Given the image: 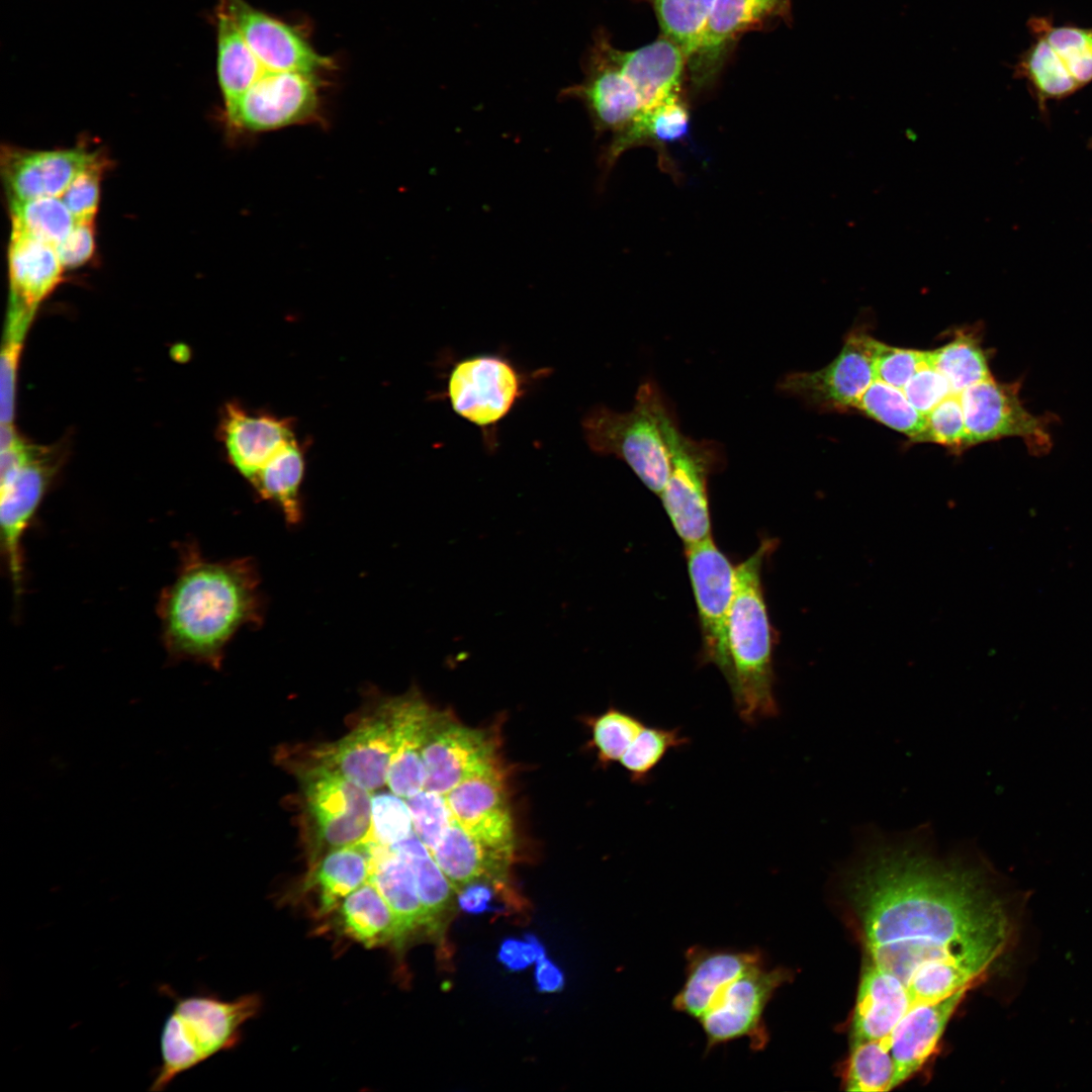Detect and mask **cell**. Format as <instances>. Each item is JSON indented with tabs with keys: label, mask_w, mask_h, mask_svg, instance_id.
<instances>
[{
	"label": "cell",
	"mask_w": 1092,
	"mask_h": 1092,
	"mask_svg": "<svg viewBox=\"0 0 1092 1092\" xmlns=\"http://www.w3.org/2000/svg\"><path fill=\"white\" fill-rule=\"evenodd\" d=\"M861 841L845 885L863 966L907 991L944 967L983 978L1013 935L1009 891L986 858L974 848L941 856L923 828L899 835L873 830Z\"/></svg>",
	"instance_id": "6da1fadb"
},
{
	"label": "cell",
	"mask_w": 1092,
	"mask_h": 1092,
	"mask_svg": "<svg viewBox=\"0 0 1092 1092\" xmlns=\"http://www.w3.org/2000/svg\"><path fill=\"white\" fill-rule=\"evenodd\" d=\"M259 584L250 558L212 560L193 543L183 544L176 575L157 604L170 660L218 668L235 634L259 622Z\"/></svg>",
	"instance_id": "7a4b0ae2"
},
{
	"label": "cell",
	"mask_w": 1092,
	"mask_h": 1092,
	"mask_svg": "<svg viewBox=\"0 0 1092 1092\" xmlns=\"http://www.w3.org/2000/svg\"><path fill=\"white\" fill-rule=\"evenodd\" d=\"M771 549L772 543L764 541L735 568L727 623V682L738 716L749 725L779 713L774 695L770 625L761 584L762 563Z\"/></svg>",
	"instance_id": "3957f363"
},
{
	"label": "cell",
	"mask_w": 1092,
	"mask_h": 1092,
	"mask_svg": "<svg viewBox=\"0 0 1092 1092\" xmlns=\"http://www.w3.org/2000/svg\"><path fill=\"white\" fill-rule=\"evenodd\" d=\"M678 420L653 379L643 381L633 407L616 412L594 406L582 420L583 437L590 450L623 460L651 491L660 494L671 465V442Z\"/></svg>",
	"instance_id": "277c9868"
},
{
	"label": "cell",
	"mask_w": 1092,
	"mask_h": 1092,
	"mask_svg": "<svg viewBox=\"0 0 1092 1092\" xmlns=\"http://www.w3.org/2000/svg\"><path fill=\"white\" fill-rule=\"evenodd\" d=\"M174 1003L160 1039L161 1065L150 1091H162L179 1075L233 1046L240 1027L258 1010L257 997L223 1001L212 995L171 993Z\"/></svg>",
	"instance_id": "5b68a950"
},
{
	"label": "cell",
	"mask_w": 1092,
	"mask_h": 1092,
	"mask_svg": "<svg viewBox=\"0 0 1092 1092\" xmlns=\"http://www.w3.org/2000/svg\"><path fill=\"white\" fill-rule=\"evenodd\" d=\"M57 467L49 449L30 444L0 466L1 551L16 601L24 590V537Z\"/></svg>",
	"instance_id": "8992f818"
},
{
	"label": "cell",
	"mask_w": 1092,
	"mask_h": 1092,
	"mask_svg": "<svg viewBox=\"0 0 1092 1092\" xmlns=\"http://www.w3.org/2000/svg\"><path fill=\"white\" fill-rule=\"evenodd\" d=\"M1021 380L1000 382L993 377L963 390L961 399L967 434V448L1005 438L1021 439L1035 456L1053 447L1051 427L1054 414L1034 415L1020 395Z\"/></svg>",
	"instance_id": "52a82bcc"
},
{
	"label": "cell",
	"mask_w": 1092,
	"mask_h": 1092,
	"mask_svg": "<svg viewBox=\"0 0 1092 1092\" xmlns=\"http://www.w3.org/2000/svg\"><path fill=\"white\" fill-rule=\"evenodd\" d=\"M785 967L756 966L729 983L699 1020L706 1036L705 1053L735 1039L747 1038L752 1052L769 1042L765 1009L776 992L792 981Z\"/></svg>",
	"instance_id": "ba28073f"
},
{
	"label": "cell",
	"mask_w": 1092,
	"mask_h": 1092,
	"mask_svg": "<svg viewBox=\"0 0 1092 1092\" xmlns=\"http://www.w3.org/2000/svg\"><path fill=\"white\" fill-rule=\"evenodd\" d=\"M527 383L526 374L507 357L479 354L453 365L445 395L455 414L493 442V430L525 394Z\"/></svg>",
	"instance_id": "9c48e42d"
},
{
	"label": "cell",
	"mask_w": 1092,
	"mask_h": 1092,
	"mask_svg": "<svg viewBox=\"0 0 1092 1092\" xmlns=\"http://www.w3.org/2000/svg\"><path fill=\"white\" fill-rule=\"evenodd\" d=\"M724 462L723 447L714 440H695L679 429L671 442L670 472L662 504L686 546L711 536L708 478Z\"/></svg>",
	"instance_id": "30bf717a"
},
{
	"label": "cell",
	"mask_w": 1092,
	"mask_h": 1092,
	"mask_svg": "<svg viewBox=\"0 0 1092 1092\" xmlns=\"http://www.w3.org/2000/svg\"><path fill=\"white\" fill-rule=\"evenodd\" d=\"M306 809L320 840L330 848L356 844L371 837V794L345 777L323 766L297 765Z\"/></svg>",
	"instance_id": "8fae6325"
},
{
	"label": "cell",
	"mask_w": 1092,
	"mask_h": 1092,
	"mask_svg": "<svg viewBox=\"0 0 1092 1092\" xmlns=\"http://www.w3.org/2000/svg\"><path fill=\"white\" fill-rule=\"evenodd\" d=\"M878 340L866 332L852 331L839 354L825 367L811 372H792L778 382L780 392L821 411L854 408L876 380Z\"/></svg>",
	"instance_id": "7c38bea8"
},
{
	"label": "cell",
	"mask_w": 1092,
	"mask_h": 1092,
	"mask_svg": "<svg viewBox=\"0 0 1092 1092\" xmlns=\"http://www.w3.org/2000/svg\"><path fill=\"white\" fill-rule=\"evenodd\" d=\"M688 568L703 634L704 657L724 677L730 674L727 623L733 600L735 568L711 536L686 546Z\"/></svg>",
	"instance_id": "4fadbf2b"
},
{
	"label": "cell",
	"mask_w": 1092,
	"mask_h": 1092,
	"mask_svg": "<svg viewBox=\"0 0 1092 1092\" xmlns=\"http://www.w3.org/2000/svg\"><path fill=\"white\" fill-rule=\"evenodd\" d=\"M320 75L267 72L225 112L236 129L260 132L306 121L318 108Z\"/></svg>",
	"instance_id": "5bb4252c"
},
{
	"label": "cell",
	"mask_w": 1092,
	"mask_h": 1092,
	"mask_svg": "<svg viewBox=\"0 0 1092 1092\" xmlns=\"http://www.w3.org/2000/svg\"><path fill=\"white\" fill-rule=\"evenodd\" d=\"M609 36L596 32L583 63L584 77L561 90L559 96L585 107L597 135L625 129L643 109L642 100L608 51Z\"/></svg>",
	"instance_id": "9a60e30c"
},
{
	"label": "cell",
	"mask_w": 1092,
	"mask_h": 1092,
	"mask_svg": "<svg viewBox=\"0 0 1092 1092\" xmlns=\"http://www.w3.org/2000/svg\"><path fill=\"white\" fill-rule=\"evenodd\" d=\"M391 750L392 719L387 700L344 737L311 749L306 762L333 770L372 793L386 785Z\"/></svg>",
	"instance_id": "2e32d148"
},
{
	"label": "cell",
	"mask_w": 1092,
	"mask_h": 1092,
	"mask_svg": "<svg viewBox=\"0 0 1092 1092\" xmlns=\"http://www.w3.org/2000/svg\"><path fill=\"white\" fill-rule=\"evenodd\" d=\"M446 798L462 828L486 849L509 861L514 825L495 762L463 780Z\"/></svg>",
	"instance_id": "e0dca14e"
},
{
	"label": "cell",
	"mask_w": 1092,
	"mask_h": 1092,
	"mask_svg": "<svg viewBox=\"0 0 1092 1092\" xmlns=\"http://www.w3.org/2000/svg\"><path fill=\"white\" fill-rule=\"evenodd\" d=\"M425 790L447 795L469 776L494 763L485 733L436 711L423 749Z\"/></svg>",
	"instance_id": "ac0fdd59"
},
{
	"label": "cell",
	"mask_w": 1092,
	"mask_h": 1092,
	"mask_svg": "<svg viewBox=\"0 0 1092 1092\" xmlns=\"http://www.w3.org/2000/svg\"><path fill=\"white\" fill-rule=\"evenodd\" d=\"M237 23L245 41L267 69L321 75L333 68L291 25L250 5L246 0L220 1Z\"/></svg>",
	"instance_id": "d6986e66"
},
{
	"label": "cell",
	"mask_w": 1092,
	"mask_h": 1092,
	"mask_svg": "<svg viewBox=\"0 0 1092 1092\" xmlns=\"http://www.w3.org/2000/svg\"><path fill=\"white\" fill-rule=\"evenodd\" d=\"M778 17L790 19L791 12L762 0H715L701 41L687 63L694 90L714 83L741 33Z\"/></svg>",
	"instance_id": "ffe728a7"
},
{
	"label": "cell",
	"mask_w": 1092,
	"mask_h": 1092,
	"mask_svg": "<svg viewBox=\"0 0 1092 1092\" xmlns=\"http://www.w3.org/2000/svg\"><path fill=\"white\" fill-rule=\"evenodd\" d=\"M685 981L673 996V1010L700 1020L720 992L746 971L767 963L758 947L736 949L692 945L685 952Z\"/></svg>",
	"instance_id": "44dd1931"
},
{
	"label": "cell",
	"mask_w": 1092,
	"mask_h": 1092,
	"mask_svg": "<svg viewBox=\"0 0 1092 1092\" xmlns=\"http://www.w3.org/2000/svg\"><path fill=\"white\" fill-rule=\"evenodd\" d=\"M98 156L77 147L72 149L2 154V176L10 202L41 197H61L86 166Z\"/></svg>",
	"instance_id": "7402d4cb"
},
{
	"label": "cell",
	"mask_w": 1092,
	"mask_h": 1092,
	"mask_svg": "<svg viewBox=\"0 0 1092 1092\" xmlns=\"http://www.w3.org/2000/svg\"><path fill=\"white\" fill-rule=\"evenodd\" d=\"M389 701L392 750L386 785L390 792L406 799L424 790L423 749L436 711L413 692Z\"/></svg>",
	"instance_id": "603a6c76"
},
{
	"label": "cell",
	"mask_w": 1092,
	"mask_h": 1092,
	"mask_svg": "<svg viewBox=\"0 0 1092 1092\" xmlns=\"http://www.w3.org/2000/svg\"><path fill=\"white\" fill-rule=\"evenodd\" d=\"M219 430L229 460L249 481L295 439L289 421L250 414L237 403L225 405Z\"/></svg>",
	"instance_id": "cb8c5ba5"
},
{
	"label": "cell",
	"mask_w": 1092,
	"mask_h": 1092,
	"mask_svg": "<svg viewBox=\"0 0 1092 1092\" xmlns=\"http://www.w3.org/2000/svg\"><path fill=\"white\" fill-rule=\"evenodd\" d=\"M970 989L913 1007L887 1039L895 1063V1087L917 1073L936 1051L946 1024Z\"/></svg>",
	"instance_id": "d4e9b609"
},
{
	"label": "cell",
	"mask_w": 1092,
	"mask_h": 1092,
	"mask_svg": "<svg viewBox=\"0 0 1092 1092\" xmlns=\"http://www.w3.org/2000/svg\"><path fill=\"white\" fill-rule=\"evenodd\" d=\"M612 59L636 88L643 108L655 106L681 95L687 69L682 52L660 35L654 41L633 51H622L608 41Z\"/></svg>",
	"instance_id": "484cf974"
},
{
	"label": "cell",
	"mask_w": 1092,
	"mask_h": 1092,
	"mask_svg": "<svg viewBox=\"0 0 1092 1092\" xmlns=\"http://www.w3.org/2000/svg\"><path fill=\"white\" fill-rule=\"evenodd\" d=\"M63 271L56 247L11 226L8 304L35 312L62 280Z\"/></svg>",
	"instance_id": "4316f807"
},
{
	"label": "cell",
	"mask_w": 1092,
	"mask_h": 1092,
	"mask_svg": "<svg viewBox=\"0 0 1092 1092\" xmlns=\"http://www.w3.org/2000/svg\"><path fill=\"white\" fill-rule=\"evenodd\" d=\"M690 125L689 106L681 95L643 108L625 129L612 136L601 158L605 173L623 153L639 146L653 147L659 154L663 170H672L666 147L686 140Z\"/></svg>",
	"instance_id": "83f0119b"
},
{
	"label": "cell",
	"mask_w": 1092,
	"mask_h": 1092,
	"mask_svg": "<svg viewBox=\"0 0 1092 1092\" xmlns=\"http://www.w3.org/2000/svg\"><path fill=\"white\" fill-rule=\"evenodd\" d=\"M912 1009L908 991L900 981L863 966L851 1020L850 1043L885 1040Z\"/></svg>",
	"instance_id": "f1b7e54d"
},
{
	"label": "cell",
	"mask_w": 1092,
	"mask_h": 1092,
	"mask_svg": "<svg viewBox=\"0 0 1092 1092\" xmlns=\"http://www.w3.org/2000/svg\"><path fill=\"white\" fill-rule=\"evenodd\" d=\"M370 876L369 881L389 905L397 926L396 946L419 929L426 927V916L421 903L412 868L389 847L367 840Z\"/></svg>",
	"instance_id": "f546056e"
},
{
	"label": "cell",
	"mask_w": 1092,
	"mask_h": 1092,
	"mask_svg": "<svg viewBox=\"0 0 1092 1092\" xmlns=\"http://www.w3.org/2000/svg\"><path fill=\"white\" fill-rule=\"evenodd\" d=\"M369 876L367 840L331 848L305 884V892L315 893V914H331L348 895L366 884Z\"/></svg>",
	"instance_id": "4dcf8cb0"
},
{
	"label": "cell",
	"mask_w": 1092,
	"mask_h": 1092,
	"mask_svg": "<svg viewBox=\"0 0 1092 1092\" xmlns=\"http://www.w3.org/2000/svg\"><path fill=\"white\" fill-rule=\"evenodd\" d=\"M431 853L457 893L477 881L502 883L509 862L486 849L455 819Z\"/></svg>",
	"instance_id": "1f68e13d"
},
{
	"label": "cell",
	"mask_w": 1092,
	"mask_h": 1092,
	"mask_svg": "<svg viewBox=\"0 0 1092 1092\" xmlns=\"http://www.w3.org/2000/svg\"><path fill=\"white\" fill-rule=\"evenodd\" d=\"M217 76L225 112L266 69L245 41L237 23L220 2L216 9Z\"/></svg>",
	"instance_id": "d6a6232c"
},
{
	"label": "cell",
	"mask_w": 1092,
	"mask_h": 1092,
	"mask_svg": "<svg viewBox=\"0 0 1092 1092\" xmlns=\"http://www.w3.org/2000/svg\"><path fill=\"white\" fill-rule=\"evenodd\" d=\"M331 914H335L337 925L346 936L365 946H381L391 942L396 945L394 915L370 882L348 895Z\"/></svg>",
	"instance_id": "836d02e7"
},
{
	"label": "cell",
	"mask_w": 1092,
	"mask_h": 1092,
	"mask_svg": "<svg viewBox=\"0 0 1092 1092\" xmlns=\"http://www.w3.org/2000/svg\"><path fill=\"white\" fill-rule=\"evenodd\" d=\"M1014 78L1024 80L1043 116L1048 103L1070 97L1082 87L1068 71L1062 59L1041 36L1019 56L1013 68Z\"/></svg>",
	"instance_id": "e575fe53"
},
{
	"label": "cell",
	"mask_w": 1092,
	"mask_h": 1092,
	"mask_svg": "<svg viewBox=\"0 0 1092 1092\" xmlns=\"http://www.w3.org/2000/svg\"><path fill=\"white\" fill-rule=\"evenodd\" d=\"M303 453L294 439L274 455L249 481L264 499L274 503L285 521L296 525L302 518L300 485Z\"/></svg>",
	"instance_id": "d590c367"
},
{
	"label": "cell",
	"mask_w": 1092,
	"mask_h": 1092,
	"mask_svg": "<svg viewBox=\"0 0 1092 1092\" xmlns=\"http://www.w3.org/2000/svg\"><path fill=\"white\" fill-rule=\"evenodd\" d=\"M389 848L412 868L426 916L427 929L437 931L454 891L451 884L431 851L415 832Z\"/></svg>",
	"instance_id": "8d00e7d4"
},
{
	"label": "cell",
	"mask_w": 1092,
	"mask_h": 1092,
	"mask_svg": "<svg viewBox=\"0 0 1092 1092\" xmlns=\"http://www.w3.org/2000/svg\"><path fill=\"white\" fill-rule=\"evenodd\" d=\"M931 364L946 378L954 394L992 376L989 352L978 332L959 331L945 345L929 351Z\"/></svg>",
	"instance_id": "74e56055"
},
{
	"label": "cell",
	"mask_w": 1092,
	"mask_h": 1092,
	"mask_svg": "<svg viewBox=\"0 0 1092 1092\" xmlns=\"http://www.w3.org/2000/svg\"><path fill=\"white\" fill-rule=\"evenodd\" d=\"M1027 27L1052 46L1082 88L1092 82V27L1058 26L1050 16L1030 17Z\"/></svg>",
	"instance_id": "f35d334b"
},
{
	"label": "cell",
	"mask_w": 1092,
	"mask_h": 1092,
	"mask_svg": "<svg viewBox=\"0 0 1092 1092\" xmlns=\"http://www.w3.org/2000/svg\"><path fill=\"white\" fill-rule=\"evenodd\" d=\"M658 20L661 35L673 42L687 63L696 52L715 0H646Z\"/></svg>",
	"instance_id": "ab89813d"
},
{
	"label": "cell",
	"mask_w": 1092,
	"mask_h": 1092,
	"mask_svg": "<svg viewBox=\"0 0 1092 1092\" xmlns=\"http://www.w3.org/2000/svg\"><path fill=\"white\" fill-rule=\"evenodd\" d=\"M854 408L909 437L913 443L924 429L926 417L907 399L902 389L876 379Z\"/></svg>",
	"instance_id": "60d3db41"
},
{
	"label": "cell",
	"mask_w": 1092,
	"mask_h": 1092,
	"mask_svg": "<svg viewBox=\"0 0 1092 1092\" xmlns=\"http://www.w3.org/2000/svg\"><path fill=\"white\" fill-rule=\"evenodd\" d=\"M12 225L54 247L71 233L77 220L62 197L10 202Z\"/></svg>",
	"instance_id": "b9f144b4"
},
{
	"label": "cell",
	"mask_w": 1092,
	"mask_h": 1092,
	"mask_svg": "<svg viewBox=\"0 0 1092 1092\" xmlns=\"http://www.w3.org/2000/svg\"><path fill=\"white\" fill-rule=\"evenodd\" d=\"M844 1087L850 1092H887L895 1088V1063L885 1040L850 1044Z\"/></svg>",
	"instance_id": "7bdbcfd3"
},
{
	"label": "cell",
	"mask_w": 1092,
	"mask_h": 1092,
	"mask_svg": "<svg viewBox=\"0 0 1092 1092\" xmlns=\"http://www.w3.org/2000/svg\"><path fill=\"white\" fill-rule=\"evenodd\" d=\"M688 743L689 738L677 727L645 724L619 762L633 783L643 785L670 750L684 747Z\"/></svg>",
	"instance_id": "ee69618b"
},
{
	"label": "cell",
	"mask_w": 1092,
	"mask_h": 1092,
	"mask_svg": "<svg viewBox=\"0 0 1092 1092\" xmlns=\"http://www.w3.org/2000/svg\"><path fill=\"white\" fill-rule=\"evenodd\" d=\"M33 315L30 310L8 305L0 360V413L4 425L13 423L18 359Z\"/></svg>",
	"instance_id": "f6af8a7d"
},
{
	"label": "cell",
	"mask_w": 1092,
	"mask_h": 1092,
	"mask_svg": "<svg viewBox=\"0 0 1092 1092\" xmlns=\"http://www.w3.org/2000/svg\"><path fill=\"white\" fill-rule=\"evenodd\" d=\"M646 723L629 712L610 708L592 721L593 744L604 764L621 757Z\"/></svg>",
	"instance_id": "bcb514c9"
},
{
	"label": "cell",
	"mask_w": 1092,
	"mask_h": 1092,
	"mask_svg": "<svg viewBox=\"0 0 1092 1092\" xmlns=\"http://www.w3.org/2000/svg\"><path fill=\"white\" fill-rule=\"evenodd\" d=\"M414 833L412 814L404 798L391 793L371 796V837L390 847Z\"/></svg>",
	"instance_id": "7dc6e473"
},
{
	"label": "cell",
	"mask_w": 1092,
	"mask_h": 1092,
	"mask_svg": "<svg viewBox=\"0 0 1092 1092\" xmlns=\"http://www.w3.org/2000/svg\"><path fill=\"white\" fill-rule=\"evenodd\" d=\"M405 801L415 834L432 852L454 819L446 795L424 789Z\"/></svg>",
	"instance_id": "c3c4849f"
},
{
	"label": "cell",
	"mask_w": 1092,
	"mask_h": 1092,
	"mask_svg": "<svg viewBox=\"0 0 1092 1092\" xmlns=\"http://www.w3.org/2000/svg\"><path fill=\"white\" fill-rule=\"evenodd\" d=\"M935 443L960 453L967 449V434L959 394H951L927 416L923 431L913 443Z\"/></svg>",
	"instance_id": "681fc988"
},
{
	"label": "cell",
	"mask_w": 1092,
	"mask_h": 1092,
	"mask_svg": "<svg viewBox=\"0 0 1092 1092\" xmlns=\"http://www.w3.org/2000/svg\"><path fill=\"white\" fill-rule=\"evenodd\" d=\"M928 359L929 351L897 348L879 341L874 364L876 379L902 389Z\"/></svg>",
	"instance_id": "f907efd6"
},
{
	"label": "cell",
	"mask_w": 1092,
	"mask_h": 1092,
	"mask_svg": "<svg viewBox=\"0 0 1092 1092\" xmlns=\"http://www.w3.org/2000/svg\"><path fill=\"white\" fill-rule=\"evenodd\" d=\"M104 161L97 157L80 171L61 196L76 220H94Z\"/></svg>",
	"instance_id": "816d5d0a"
},
{
	"label": "cell",
	"mask_w": 1092,
	"mask_h": 1092,
	"mask_svg": "<svg viewBox=\"0 0 1092 1092\" xmlns=\"http://www.w3.org/2000/svg\"><path fill=\"white\" fill-rule=\"evenodd\" d=\"M910 403L923 416L954 394L946 378L931 364L930 356L902 388Z\"/></svg>",
	"instance_id": "f5cc1de1"
},
{
	"label": "cell",
	"mask_w": 1092,
	"mask_h": 1092,
	"mask_svg": "<svg viewBox=\"0 0 1092 1092\" xmlns=\"http://www.w3.org/2000/svg\"><path fill=\"white\" fill-rule=\"evenodd\" d=\"M56 249L64 269L84 265L95 250L94 220H77L71 233Z\"/></svg>",
	"instance_id": "db71d44e"
},
{
	"label": "cell",
	"mask_w": 1092,
	"mask_h": 1092,
	"mask_svg": "<svg viewBox=\"0 0 1092 1092\" xmlns=\"http://www.w3.org/2000/svg\"><path fill=\"white\" fill-rule=\"evenodd\" d=\"M545 954L541 943L535 938L527 940L506 939L498 951V960L511 971H522Z\"/></svg>",
	"instance_id": "11a10c76"
},
{
	"label": "cell",
	"mask_w": 1092,
	"mask_h": 1092,
	"mask_svg": "<svg viewBox=\"0 0 1092 1092\" xmlns=\"http://www.w3.org/2000/svg\"><path fill=\"white\" fill-rule=\"evenodd\" d=\"M493 892L485 881L473 882L458 892L460 907L468 913L479 914L487 910Z\"/></svg>",
	"instance_id": "9f6ffc18"
},
{
	"label": "cell",
	"mask_w": 1092,
	"mask_h": 1092,
	"mask_svg": "<svg viewBox=\"0 0 1092 1092\" xmlns=\"http://www.w3.org/2000/svg\"><path fill=\"white\" fill-rule=\"evenodd\" d=\"M535 980L541 992L552 993L564 986V976L560 969L545 954L536 962Z\"/></svg>",
	"instance_id": "6f0895ef"
},
{
	"label": "cell",
	"mask_w": 1092,
	"mask_h": 1092,
	"mask_svg": "<svg viewBox=\"0 0 1092 1092\" xmlns=\"http://www.w3.org/2000/svg\"><path fill=\"white\" fill-rule=\"evenodd\" d=\"M775 4L789 12H791L790 0H762Z\"/></svg>",
	"instance_id": "680465c9"
}]
</instances>
